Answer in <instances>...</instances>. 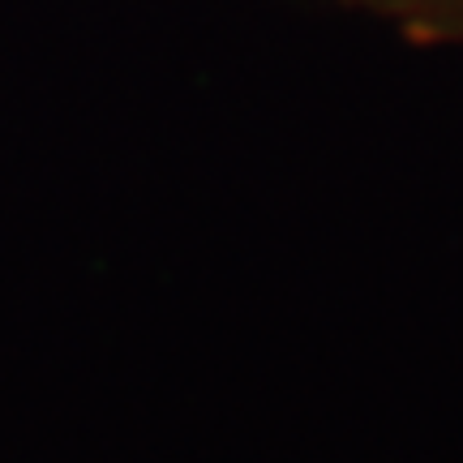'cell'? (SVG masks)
Instances as JSON below:
<instances>
[{"instance_id": "6da1fadb", "label": "cell", "mask_w": 463, "mask_h": 463, "mask_svg": "<svg viewBox=\"0 0 463 463\" xmlns=\"http://www.w3.org/2000/svg\"><path fill=\"white\" fill-rule=\"evenodd\" d=\"M364 5H382V9H416V5H438V0H364Z\"/></svg>"}]
</instances>
